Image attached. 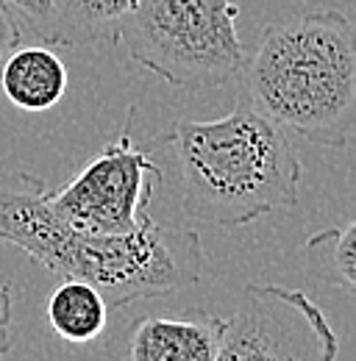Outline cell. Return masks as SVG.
Segmentation results:
<instances>
[{
    "label": "cell",
    "instance_id": "6",
    "mask_svg": "<svg viewBox=\"0 0 356 361\" xmlns=\"http://www.w3.org/2000/svg\"><path fill=\"white\" fill-rule=\"evenodd\" d=\"M136 109H129L123 134L112 139L87 167L61 189H50L53 212L87 233H131L148 217L162 178L159 164L134 145Z\"/></svg>",
    "mask_w": 356,
    "mask_h": 361
},
{
    "label": "cell",
    "instance_id": "2",
    "mask_svg": "<svg viewBox=\"0 0 356 361\" xmlns=\"http://www.w3.org/2000/svg\"><path fill=\"white\" fill-rule=\"evenodd\" d=\"M248 103L320 147L356 139V17L323 8L267 25L242 67Z\"/></svg>",
    "mask_w": 356,
    "mask_h": 361
},
{
    "label": "cell",
    "instance_id": "12",
    "mask_svg": "<svg viewBox=\"0 0 356 361\" xmlns=\"http://www.w3.org/2000/svg\"><path fill=\"white\" fill-rule=\"evenodd\" d=\"M17 17H23L40 37L44 39L50 17H53V0H3Z\"/></svg>",
    "mask_w": 356,
    "mask_h": 361
},
{
    "label": "cell",
    "instance_id": "11",
    "mask_svg": "<svg viewBox=\"0 0 356 361\" xmlns=\"http://www.w3.org/2000/svg\"><path fill=\"white\" fill-rule=\"evenodd\" d=\"M307 270L356 298V217L345 226L312 233L304 245Z\"/></svg>",
    "mask_w": 356,
    "mask_h": 361
},
{
    "label": "cell",
    "instance_id": "14",
    "mask_svg": "<svg viewBox=\"0 0 356 361\" xmlns=\"http://www.w3.org/2000/svg\"><path fill=\"white\" fill-rule=\"evenodd\" d=\"M14 334H11V289L0 281V359L11 350Z\"/></svg>",
    "mask_w": 356,
    "mask_h": 361
},
{
    "label": "cell",
    "instance_id": "5",
    "mask_svg": "<svg viewBox=\"0 0 356 361\" xmlns=\"http://www.w3.org/2000/svg\"><path fill=\"white\" fill-rule=\"evenodd\" d=\"M340 339L301 289L248 283L225 319L215 361H337Z\"/></svg>",
    "mask_w": 356,
    "mask_h": 361
},
{
    "label": "cell",
    "instance_id": "4",
    "mask_svg": "<svg viewBox=\"0 0 356 361\" xmlns=\"http://www.w3.org/2000/svg\"><path fill=\"white\" fill-rule=\"evenodd\" d=\"M234 0H136L120 28L134 64L176 90H212L242 75Z\"/></svg>",
    "mask_w": 356,
    "mask_h": 361
},
{
    "label": "cell",
    "instance_id": "7",
    "mask_svg": "<svg viewBox=\"0 0 356 361\" xmlns=\"http://www.w3.org/2000/svg\"><path fill=\"white\" fill-rule=\"evenodd\" d=\"M225 319L206 309L178 317L145 314L131 319L112 342L117 361H215Z\"/></svg>",
    "mask_w": 356,
    "mask_h": 361
},
{
    "label": "cell",
    "instance_id": "3",
    "mask_svg": "<svg viewBox=\"0 0 356 361\" xmlns=\"http://www.w3.org/2000/svg\"><path fill=\"white\" fill-rule=\"evenodd\" d=\"M165 142L173 147L184 212L220 228L256 223L298 203L301 159L284 128L251 103L220 120H181Z\"/></svg>",
    "mask_w": 356,
    "mask_h": 361
},
{
    "label": "cell",
    "instance_id": "1",
    "mask_svg": "<svg viewBox=\"0 0 356 361\" xmlns=\"http://www.w3.org/2000/svg\"><path fill=\"white\" fill-rule=\"evenodd\" d=\"M0 239L56 278L87 281L112 309L167 298L201 281L206 253L192 228L150 214L131 233H87L50 206V189L25 170H0Z\"/></svg>",
    "mask_w": 356,
    "mask_h": 361
},
{
    "label": "cell",
    "instance_id": "9",
    "mask_svg": "<svg viewBox=\"0 0 356 361\" xmlns=\"http://www.w3.org/2000/svg\"><path fill=\"white\" fill-rule=\"evenodd\" d=\"M136 0H53L44 42L64 47H100L117 42Z\"/></svg>",
    "mask_w": 356,
    "mask_h": 361
},
{
    "label": "cell",
    "instance_id": "10",
    "mask_svg": "<svg viewBox=\"0 0 356 361\" xmlns=\"http://www.w3.org/2000/svg\"><path fill=\"white\" fill-rule=\"evenodd\" d=\"M109 300L87 281L64 278L44 300V319L50 331L67 345H89L106 334Z\"/></svg>",
    "mask_w": 356,
    "mask_h": 361
},
{
    "label": "cell",
    "instance_id": "13",
    "mask_svg": "<svg viewBox=\"0 0 356 361\" xmlns=\"http://www.w3.org/2000/svg\"><path fill=\"white\" fill-rule=\"evenodd\" d=\"M20 47V25H17V17L14 11L0 0V73H3V64L8 61V56Z\"/></svg>",
    "mask_w": 356,
    "mask_h": 361
},
{
    "label": "cell",
    "instance_id": "8",
    "mask_svg": "<svg viewBox=\"0 0 356 361\" xmlns=\"http://www.w3.org/2000/svg\"><path fill=\"white\" fill-rule=\"evenodd\" d=\"M70 84L67 64L42 45L17 47L0 73V90L11 106L23 111L53 109Z\"/></svg>",
    "mask_w": 356,
    "mask_h": 361
}]
</instances>
